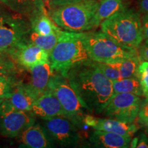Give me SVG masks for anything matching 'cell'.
I'll list each match as a JSON object with an SVG mask.
<instances>
[{"instance_id":"2e32d148","label":"cell","mask_w":148,"mask_h":148,"mask_svg":"<svg viewBox=\"0 0 148 148\" xmlns=\"http://www.w3.org/2000/svg\"><path fill=\"white\" fill-rule=\"evenodd\" d=\"M132 138L116 133L95 130L89 136V143L93 147L127 148Z\"/></svg>"},{"instance_id":"603a6c76","label":"cell","mask_w":148,"mask_h":148,"mask_svg":"<svg viewBox=\"0 0 148 148\" xmlns=\"http://www.w3.org/2000/svg\"><path fill=\"white\" fill-rule=\"evenodd\" d=\"M142 60L138 55L130 58L122 59L117 62L111 63L117 68L121 78L138 77V68Z\"/></svg>"},{"instance_id":"7402d4cb","label":"cell","mask_w":148,"mask_h":148,"mask_svg":"<svg viewBox=\"0 0 148 148\" xmlns=\"http://www.w3.org/2000/svg\"><path fill=\"white\" fill-rule=\"evenodd\" d=\"M60 30L59 27L55 32L45 36L39 35L32 31L29 35V41L44 49L50 55L51 51L58 42Z\"/></svg>"},{"instance_id":"8992f818","label":"cell","mask_w":148,"mask_h":148,"mask_svg":"<svg viewBox=\"0 0 148 148\" xmlns=\"http://www.w3.org/2000/svg\"><path fill=\"white\" fill-rule=\"evenodd\" d=\"M47 90L51 92L60 101L65 117L73 122L79 130L82 128L84 124L83 123V117L85 114L84 108L67 77L59 73H53L48 84Z\"/></svg>"},{"instance_id":"cb8c5ba5","label":"cell","mask_w":148,"mask_h":148,"mask_svg":"<svg viewBox=\"0 0 148 148\" xmlns=\"http://www.w3.org/2000/svg\"><path fill=\"white\" fill-rule=\"evenodd\" d=\"M18 81L13 73L0 75V99H8Z\"/></svg>"},{"instance_id":"d590c367","label":"cell","mask_w":148,"mask_h":148,"mask_svg":"<svg viewBox=\"0 0 148 148\" xmlns=\"http://www.w3.org/2000/svg\"><path fill=\"white\" fill-rule=\"evenodd\" d=\"M3 99H0V104H1V102H2V101H3Z\"/></svg>"},{"instance_id":"d4e9b609","label":"cell","mask_w":148,"mask_h":148,"mask_svg":"<svg viewBox=\"0 0 148 148\" xmlns=\"http://www.w3.org/2000/svg\"><path fill=\"white\" fill-rule=\"evenodd\" d=\"M98 69L102 73L103 75L110 80H116V79H121V74L117 68L112 64L103 63V62H95Z\"/></svg>"},{"instance_id":"5b68a950","label":"cell","mask_w":148,"mask_h":148,"mask_svg":"<svg viewBox=\"0 0 148 148\" xmlns=\"http://www.w3.org/2000/svg\"><path fill=\"white\" fill-rule=\"evenodd\" d=\"M82 38L88 56L95 62L111 64L138 55L137 49L119 45L101 31L82 32Z\"/></svg>"},{"instance_id":"4dcf8cb0","label":"cell","mask_w":148,"mask_h":148,"mask_svg":"<svg viewBox=\"0 0 148 148\" xmlns=\"http://www.w3.org/2000/svg\"><path fill=\"white\" fill-rule=\"evenodd\" d=\"M142 34L143 40L148 42V14H143L141 18Z\"/></svg>"},{"instance_id":"ba28073f","label":"cell","mask_w":148,"mask_h":148,"mask_svg":"<svg viewBox=\"0 0 148 148\" xmlns=\"http://www.w3.org/2000/svg\"><path fill=\"white\" fill-rule=\"evenodd\" d=\"M35 122L36 116L31 111L16 108L6 99L0 104V136L16 138Z\"/></svg>"},{"instance_id":"e575fe53","label":"cell","mask_w":148,"mask_h":148,"mask_svg":"<svg viewBox=\"0 0 148 148\" xmlns=\"http://www.w3.org/2000/svg\"><path fill=\"white\" fill-rule=\"evenodd\" d=\"M8 73H10V72L5 71V70H1L0 69V75H5V74H8ZM14 74V73H13Z\"/></svg>"},{"instance_id":"7a4b0ae2","label":"cell","mask_w":148,"mask_h":148,"mask_svg":"<svg viewBox=\"0 0 148 148\" xmlns=\"http://www.w3.org/2000/svg\"><path fill=\"white\" fill-rule=\"evenodd\" d=\"M89 60L83 42L82 32L60 30L58 42L49 55L53 73L66 77L72 68Z\"/></svg>"},{"instance_id":"6da1fadb","label":"cell","mask_w":148,"mask_h":148,"mask_svg":"<svg viewBox=\"0 0 148 148\" xmlns=\"http://www.w3.org/2000/svg\"><path fill=\"white\" fill-rule=\"evenodd\" d=\"M67 79L84 108L90 113L99 114L113 93L112 82L90 60L72 68Z\"/></svg>"},{"instance_id":"9c48e42d","label":"cell","mask_w":148,"mask_h":148,"mask_svg":"<svg viewBox=\"0 0 148 148\" xmlns=\"http://www.w3.org/2000/svg\"><path fill=\"white\" fill-rule=\"evenodd\" d=\"M142 99L133 93L112 95L101 114L111 119L133 123L137 118Z\"/></svg>"},{"instance_id":"f1b7e54d","label":"cell","mask_w":148,"mask_h":148,"mask_svg":"<svg viewBox=\"0 0 148 148\" xmlns=\"http://www.w3.org/2000/svg\"><path fill=\"white\" fill-rule=\"evenodd\" d=\"M138 54L142 61L148 62V42L144 41L143 43L140 44L137 49Z\"/></svg>"},{"instance_id":"4316f807","label":"cell","mask_w":148,"mask_h":148,"mask_svg":"<svg viewBox=\"0 0 148 148\" xmlns=\"http://www.w3.org/2000/svg\"><path fill=\"white\" fill-rule=\"evenodd\" d=\"M138 118L140 124L148 128V98H145L142 101Z\"/></svg>"},{"instance_id":"ac0fdd59","label":"cell","mask_w":148,"mask_h":148,"mask_svg":"<svg viewBox=\"0 0 148 148\" xmlns=\"http://www.w3.org/2000/svg\"><path fill=\"white\" fill-rule=\"evenodd\" d=\"M37 99L28 84L18 81L12 95L5 99L16 108L21 110L31 111L33 103Z\"/></svg>"},{"instance_id":"836d02e7","label":"cell","mask_w":148,"mask_h":148,"mask_svg":"<svg viewBox=\"0 0 148 148\" xmlns=\"http://www.w3.org/2000/svg\"><path fill=\"white\" fill-rule=\"evenodd\" d=\"M0 57H3V58H8V57H9V55L5 52V51L0 49Z\"/></svg>"},{"instance_id":"f546056e","label":"cell","mask_w":148,"mask_h":148,"mask_svg":"<svg viewBox=\"0 0 148 148\" xmlns=\"http://www.w3.org/2000/svg\"><path fill=\"white\" fill-rule=\"evenodd\" d=\"M82 1V0H49L48 1V5L51 9L56 8V7L61 6V5L70 4L78 1Z\"/></svg>"},{"instance_id":"ffe728a7","label":"cell","mask_w":148,"mask_h":148,"mask_svg":"<svg viewBox=\"0 0 148 148\" xmlns=\"http://www.w3.org/2000/svg\"><path fill=\"white\" fill-rule=\"evenodd\" d=\"M112 85V95L118 93H133L143 96L141 85L138 77L121 78L116 80H111Z\"/></svg>"},{"instance_id":"74e56055","label":"cell","mask_w":148,"mask_h":148,"mask_svg":"<svg viewBox=\"0 0 148 148\" xmlns=\"http://www.w3.org/2000/svg\"><path fill=\"white\" fill-rule=\"evenodd\" d=\"M1 14H2V12H1V10H0V18H1Z\"/></svg>"},{"instance_id":"30bf717a","label":"cell","mask_w":148,"mask_h":148,"mask_svg":"<svg viewBox=\"0 0 148 148\" xmlns=\"http://www.w3.org/2000/svg\"><path fill=\"white\" fill-rule=\"evenodd\" d=\"M42 125L55 145L77 147L82 140V136L77 125L64 116H55L50 119L45 120Z\"/></svg>"},{"instance_id":"52a82bcc","label":"cell","mask_w":148,"mask_h":148,"mask_svg":"<svg viewBox=\"0 0 148 148\" xmlns=\"http://www.w3.org/2000/svg\"><path fill=\"white\" fill-rule=\"evenodd\" d=\"M2 12L0 18V49L8 54L21 42L29 40V20Z\"/></svg>"},{"instance_id":"e0dca14e","label":"cell","mask_w":148,"mask_h":148,"mask_svg":"<svg viewBox=\"0 0 148 148\" xmlns=\"http://www.w3.org/2000/svg\"><path fill=\"white\" fill-rule=\"evenodd\" d=\"M0 1L11 10L29 20L36 14L46 12L44 0H0Z\"/></svg>"},{"instance_id":"83f0119b","label":"cell","mask_w":148,"mask_h":148,"mask_svg":"<svg viewBox=\"0 0 148 148\" xmlns=\"http://www.w3.org/2000/svg\"><path fill=\"white\" fill-rule=\"evenodd\" d=\"M0 69L5 70L10 73H16V66L14 62L10 58H3L0 57Z\"/></svg>"},{"instance_id":"9a60e30c","label":"cell","mask_w":148,"mask_h":148,"mask_svg":"<svg viewBox=\"0 0 148 148\" xmlns=\"http://www.w3.org/2000/svg\"><path fill=\"white\" fill-rule=\"evenodd\" d=\"M29 71L31 79L28 85L38 98L47 90L49 80L54 73L51 69L49 60L32 66Z\"/></svg>"},{"instance_id":"44dd1931","label":"cell","mask_w":148,"mask_h":148,"mask_svg":"<svg viewBox=\"0 0 148 148\" xmlns=\"http://www.w3.org/2000/svg\"><path fill=\"white\" fill-rule=\"evenodd\" d=\"M29 22L32 31L42 36L51 34L59 28L49 17L47 12L36 14L29 19Z\"/></svg>"},{"instance_id":"8fae6325","label":"cell","mask_w":148,"mask_h":148,"mask_svg":"<svg viewBox=\"0 0 148 148\" xmlns=\"http://www.w3.org/2000/svg\"><path fill=\"white\" fill-rule=\"evenodd\" d=\"M8 55L20 67L28 70L36 64L49 60V54L47 51L29 40L18 44Z\"/></svg>"},{"instance_id":"f35d334b","label":"cell","mask_w":148,"mask_h":148,"mask_svg":"<svg viewBox=\"0 0 148 148\" xmlns=\"http://www.w3.org/2000/svg\"><path fill=\"white\" fill-rule=\"evenodd\" d=\"M147 132L148 133V128H147Z\"/></svg>"},{"instance_id":"4fadbf2b","label":"cell","mask_w":148,"mask_h":148,"mask_svg":"<svg viewBox=\"0 0 148 148\" xmlns=\"http://www.w3.org/2000/svg\"><path fill=\"white\" fill-rule=\"evenodd\" d=\"M19 147L27 148H48L55 146L54 143L42 124L34 123L24 130L16 137Z\"/></svg>"},{"instance_id":"277c9868","label":"cell","mask_w":148,"mask_h":148,"mask_svg":"<svg viewBox=\"0 0 148 148\" xmlns=\"http://www.w3.org/2000/svg\"><path fill=\"white\" fill-rule=\"evenodd\" d=\"M98 0H82L51 8L49 15L56 25L71 32H84L96 28Z\"/></svg>"},{"instance_id":"d6a6232c","label":"cell","mask_w":148,"mask_h":148,"mask_svg":"<svg viewBox=\"0 0 148 148\" xmlns=\"http://www.w3.org/2000/svg\"><path fill=\"white\" fill-rule=\"evenodd\" d=\"M139 9L141 13L148 14V0H140Z\"/></svg>"},{"instance_id":"5bb4252c","label":"cell","mask_w":148,"mask_h":148,"mask_svg":"<svg viewBox=\"0 0 148 148\" xmlns=\"http://www.w3.org/2000/svg\"><path fill=\"white\" fill-rule=\"evenodd\" d=\"M31 112L36 117L43 120L50 119L58 116H65L60 101L49 90L44 92L35 100Z\"/></svg>"},{"instance_id":"d6986e66","label":"cell","mask_w":148,"mask_h":148,"mask_svg":"<svg viewBox=\"0 0 148 148\" xmlns=\"http://www.w3.org/2000/svg\"><path fill=\"white\" fill-rule=\"evenodd\" d=\"M126 8L123 0H98V6L95 14L96 27H99L104 20L121 12Z\"/></svg>"},{"instance_id":"7c38bea8","label":"cell","mask_w":148,"mask_h":148,"mask_svg":"<svg viewBox=\"0 0 148 148\" xmlns=\"http://www.w3.org/2000/svg\"><path fill=\"white\" fill-rule=\"evenodd\" d=\"M83 123L95 130L106 131L129 137H132L138 130V127L133 123H127L111 118L101 119L87 114H85L83 117Z\"/></svg>"},{"instance_id":"1f68e13d","label":"cell","mask_w":148,"mask_h":148,"mask_svg":"<svg viewBox=\"0 0 148 148\" xmlns=\"http://www.w3.org/2000/svg\"><path fill=\"white\" fill-rule=\"evenodd\" d=\"M138 138L137 144L136 147L138 148H147L148 147V137L147 135L141 133Z\"/></svg>"},{"instance_id":"484cf974","label":"cell","mask_w":148,"mask_h":148,"mask_svg":"<svg viewBox=\"0 0 148 148\" xmlns=\"http://www.w3.org/2000/svg\"><path fill=\"white\" fill-rule=\"evenodd\" d=\"M138 77L141 85L143 96L148 98V62L142 61L138 68Z\"/></svg>"},{"instance_id":"8d00e7d4","label":"cell","mask_w":148,"mask_h":148,"mask_svg":"<svg viewBox=\"0 0 148 148\" xmlns=\"http://www.w3.org/2000/svg\"><path fill=\"white\" fill-rule=\"evenodd\" d=\"M44 1H45V3H48L49 0H44Z\"/></svg>"},{"instance_id":"3957f363","label":"cell","mask_w":148,"mask_h":148,"mask_svg":"<svg viewBox=\"0 0 148 148\" xmlns=\"http://www.w3.org/2000/svg\"><path fill=\"white\" fill-rule=\"evenodd\" d=\"M100 27L101 32L123 47L137 49L143 40L141 17L134 9L126 7L101 22Z\"/></svg>"}]
</instances>
